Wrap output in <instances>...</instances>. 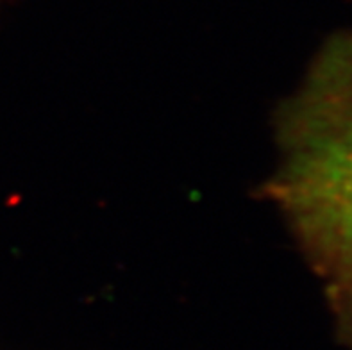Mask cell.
Returning a JSON list of instances; mask_svg holds the SVG:
<instances>
[{
    "mask_svg": "<svg viewBox=\"0 0 352 350\" xmlns=\"http://www.w3.org/2000/svg\"><path fill=\"white\" fill-rule=\"evenodd\" d=\"M283 134L276 197L352 311V40L318 61L286 113Z\"/></svg>",
    "mask_w": 352,
    "mask_h": 350,
    "instance_id": "1",
    "label": "cell"
}]
</instances>
